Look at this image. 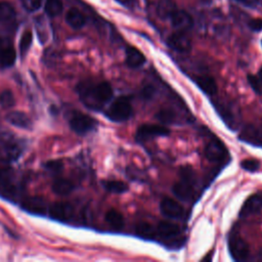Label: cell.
<instances>
[{
  "mask_svg": "<svg viewBox=\"0 0 262 262\" xmlns=\"http://www.w3.org/2000/svg\"><path fill=\"white\" fill-rule=\"evenodd\" d=\"M77 93L86 107L92 111H100L111 101L114 91L108 82L84 81L77 86Z\"/></svg>",
  "mask_w": 262,
  "mask_h": 262,
  "instance_id": "1",
  "label": "cell"
},
{
  "mask_svg": "<svg viewBox=\"0 0 262 262\" xmlns=\"http://www.w3.org/2000/svg\"><path fill=\"white\" fill-rule=\"evenodd\" d=\"M105 117L116 123H122L129 120L133 114L130 99L126 96L117 97L105 111Z\"/></svg>",
  "mask_w": 262,
  "mask_h": 262,
  "instance_id": "2",
  "label": "cell"
},
{
  "mask_svg": "<svg viewBox=\"0 0 262 262\" xmlns=\"http://www.w3.org/2000/svg\"><path fill=\"white\" fill-rule=\"evenodd\" d=\"M18 194V183L16 174L11 168L0 167V195L8 200Z\"/></svg>",
  "mask_w": 262,
  "mask_h": 262,
  "instance_id": "3",
  "label": "cell"
},
{
  "mask_svg": "<svg viewBox=\"0 0 262 262\" xmlns=\"http://www.w3.org/2000/svg\"><path fill=\"white\" fill-rule=\"evenodd\" d=\"M70 128L79 135H85L94 130L97 122L92 117L81 112H73L69 120Z\"/></svg>",
  "mask_w": 262,
  "mask_h": 262,
  "instance_id": "4",
  "label": "cell"
},
{
  "mask_svg": "<svg viewBox=\"0 0 262 262\" xmlns=\"http://www.w3.org/2000/svg\"><path fill=\"white\" fill-rule=\"evenodd\" d=\"M228 251L230 256L235 261H245L250 254V248L248 243L237 233L231 232L227 239Z\"/></svg>",
  "mask_w": 262,
  "mask_h": 262,
  "instance_id": "5",
  "label": "cell"
},
{
  "mask_svg": "<svg viewBox=\"0 0 262 262\" xmlns=\"http://www.w3.org/2000/svg\"><path fill=\"white\" fill-rule=\"evenodd\" d=\"M195 176H181V179L175 182L172 186L174 195L184 202L191 201L194 196Z\"/></svg>",
  "mask_w": 262,
  "mask_h": 262,
  "instance_id": "6",
  "label": "cell"
},
{
  "mask_svg": "<svg viewBox=\"0 0 262 262\" xmlns=\"http://www.w3.org/2000/svg\"><path fill=\"white\" fill-rule=\"evenodd\" d=\"M170 134L169 128L164 125L159 124H143L141 125L135 133V140L138 143H143L151 138L168 136Z\"/></svg>",
  "mask_w": 262,
  "mask_h": 262,
  "instance_id": "7",
  "label": "cell"
},
{
  "mask_svg": "<svg viewBox=\"0 0 262 262\" xmlns=\"http://www.w3.org/2000/svg\"><path fill=\"white\" fill-rule=\"evenodd\" d=\"M238 139L253 146L262 147V122L246 125L239 133Z\"/></svg>",
  "mask_w": 262,
  "mask_h": 262,
  "instance_id": "8",
  "label": "cell"
},
{
  "mask_svg": "<svg viewBox=\"0 0 262 262\" xmlns=\"http://www.w3.org/2000/svg\"><path fill=\"white\" fill-rule=\"evenodd\" d=\"M204 154L210 162H221L228 157L226 146L218 138H213L206 144Z\"/></svg>",
  "mask_w": 262,
  "mask_h": 262,
  "instance_id": "9",
  "label": "cell"
},
{
  "mask_svg": "<svg viewBox=\"0 0 262 262\" xmlns=\"http://www.w3.org/2000/svg\"><path fill=\"white\" fill-rule=\"evenodd\" d=\"M51 219L59 222H69L74 215V208L68 202H55L48 207Z\"/></svg>",
  "mask_w": 262,
  "mask_h": 262,
  "instance_id": "10",
  "label": "cell"
},
{
  "mask_svg": "<svg viewBox=\"0 0 262 262\" xmlns=\"http://www.w3.org/2000/svg\"><path fill=\"white\" fill-rule=\"evenodd\" d=\"M167 43L170 48L180 53L189 52L191 49V39L186 31H176L172 33L168 37Z\"/></svg>",
  "mask_w": 262,
  "mask_h": 262,
  "instance_id": "11",
  "label": "cell"
},
{
  "mask_svg": "<svg viewBox=\"0 0 262 262\" xmlns=\"http://www.w3.org/2000/svg\"><path fill=\"white\" fill-rule=\"evenodd\" d=\"M21 209L34 215H45L48 207L45 200L41 196H30L21 202Z\"/></svg>",
  "mask_w": 262,
  "mask_h": 262,
  "instance_id": "12",
  "label": "cell"
},
{
  "mask_svg": "<svg viewBox=\"0 0 262 262\" xmlns=\"http://www.w3.org/2000/svg\"><path fill=\"white\" fill-rule=\"evenodd\" d=\"M160 210L165 217L170 219H179L184 214L182 206L171 198H165L162 200L160 204Z\"/></svg>",
  "mask_w": 262,
  "mask_h": 262,
  "instance_id": "13",
  "label": "cell"
},
{
  "mask_svg": "<svg viewBox=\"0 0 262 262\" xmlns=\"http://www.w3.org/2000/svg\"><path fill=\"white\" fill-rule=\"evenodd\" d=\"M172 27L176 31H188L193 26V20L190 14L184 10L177 9L170 17Z\"/></svg>",
  "mask_w": 262,
  "mask_h": 262,
  "instance_id": "14",
  "label": "cell"
},
{
  "mask_svg": "<svg viewBox=\"0 0 262 262\" xmlns=\"http://www.w3.org/2000/svg\"><path fill=\"white\" fill-rule=\"evenodd\" d=\"M261 210H262V199H261L259 192H257V193L252 194L245 201V203L239 211V216L248 217V216L259 213Z\"/></svg>",
  "mask_w": 262,
  "mask_h": 262,
  "instance_id": "15",
  "label": "cell"
},
{
  "mask_svg": "<svg viewBox=\"0 0 262 262\" xmlns=\"http://www.w3.org/2000/svg\"><path fill=\"white\" fill-rule=\"evenodd\" d=\"M125 53H126L125 62L131 69H138L141 66H143L146 61L144 54L139 49L133 46H128L126 48Z\"/></svg>",
  "mask_w": 262,
  "mask_h": 262,
  "instance_id": "16",
  "label": "cell"
},
{
  "mask_svg": "<svg viewBox=\"0 0 262 262\" xmlns=\"http://www.w3.org/2000/svg\"><path fill=\"white\" fill-rule=\"evenodd\" d=\"M5 119L9 124H11L17 128L30 129L32 126V121H31L30 117L27 114H25L24 112H19V111L9 112L6 115Z\"/></svg>",
  "mask_w": 262,
  "mask_h": 262,
  "instance_id": "17",
  "label": "cell"
},
{
  "mask_svg": "<svg viewBox=\"0 0 262 262\" xmlns=\"http://www.w3.org/2000/svg\"><path fill=\"white\" fill-rule=\"evenodd\" d=\"M193 82L195 85L206 94L212 96L215 95L217 92V84L214 78L207 75L196 76L193 78Z\"/></svg>",
  "mask_w": 262,
  "mask_h": 262,
  "instance_id": "18",
  "label": "cell"
},
{
  "mask_svg": "<svg viewBox=\"0 0 262 262\" xmlns=\"http://www.w3.org/2000/svg\"><path fill=\"white\" fill-rule=\"evenodd\" d=\"M16 58V53L12 45L4 44L0 41V67L9 68L11 67Z\"/></svg>",
  "mask_w": 262,
  "mask_h": 262,
  "instance_id": "19",
  "label": "cell"
},
{
  "mask_svg": "<svg viewBox=\"0 0 262 262\" xmlns=\"http://www.w3.org/2000/svg\"><path fill=\"white\" fill-rule=\"evenodd\" d=\"M181 229L178 224L171 221H160L156 227V233L163 237H173L180 233Z\"/></svg>",
  "mask_w": 262,
  "mask_h": 262,
  "instance_id": "20",
  "label": "cell"
},
{
  "mask_svg": "<svg viewBox=\"0 0 262 262\" xmlns=\"http://www.w3.org/2000/svg\"><path fill=\"white\" fill-rule=\"evenodd\" d=\"M66 21L71 28L79 30L85 26L86 17L79 9L71 8L66 13Z\"/></svg>",
  "mask_w": 262,
  "mask_h": 262,
  "instance_id": "21",
  "label": "cell"
},
{
  "mask_svg": "<svg viewBox=\"0 0 262 262\" xmlns=\"http://www.w3.org/2000/svg\"><path fill=\"white\" fill-rule=\"evenodd\" d=\"M177 9V5L173 0H160L156 5L157 14L163 19L170 18Z\"/></svg>",
  "mask_w": 262,
  "mask_h": 262,
  "instance_id": "22",
  "label": "cell"
},
{
  "mask_svg": "<svg viewBox=\"0 0 262 262\" xmlns=\"http://www.w3.org/2000/svg\"><path fill=\"white\" fill-rule=\"evenodd\" d=\"M52 190L57 195H68L74 190V183L63 177H57L52 182Z\"/></svg>",
  "mask_w": 262,
  "mask_h": 262,
  "instance_id": "23",
  "label": "cell"
},
{
  "mask_svg": "<svg viewBox=\"0 0 262 262\" xmlns=\"http://www.w3.org/2000/svg\"><path fill=\"white\" fill-rule=\"evenodd\" d=\"M104 219H105L106 223L115 229H122L125 224V220H124L122 213L116 209L107 210L105 213Z\"/></svg>",
  "mask_w": 262,
  "mask_h": 262,
  "instance_id": "24",
  "label": "cell"
},
{
  "mask_svg": "<svg viewBox=\"0 0 262 262\" xmlns=\"http://www.w3.org/2000/svg\"><path fill=\"white\" fill-rule=\"evenodd\" d=\"M101 184L106 191L112 193H124L128 190V185L121 180H103Z\"/></svg>",
  "mask_w": 262,
  "mask_h": 262,
  "instance_id": "25",
  "label": "cell"
},
{
  "mask_svg": "<svg viewBox=\"0 0 262 262\" xmlns=\"http://www.w3.org/2000/svg\"><path fill=\"white\" fill-rule=\"evenodd\" d=\"M15 10L13 6L5 1L0 2V21L9 23L15 18Z\"/></svg>",
  "mask_w": 262,
  "mask_h": 262,
  "instance_id": "26",
  "label": "cell"
},
{
  "mask_svg": "<svg viewBox=\"0 0 262 262\" xmlns=\"http://www.w3.org/2000/svg\"><path fill=\"white\" fill-rule=\"evenodd\" d=\"M63 6L61 0H46L44 4V10L50 17L59 15L62 12Z\"/></svg>",
  "mask_w": 262,
  "mask_h": 262,
  "instance_id": "27",
  "label": "cell"
},
{
  "mask_svg": "<svg viewBox=\"0 0 262 262\" xmlns=\"http://www.w3.org/2000/svg\"><path fill=\"white\" fill-rule=\"evenodd\" d=\"M156 119L163 124H173L176 121V114L170 108H162L156 113Z\"/></svg>",
  "mask_w": 262,
  "mask_h": 262,
  "instance_id": "28",
  "label": "cell"
},
{
  "mask_svg": "<svg viewBox=\"0 0 262 262\" xmlns=\"http://www.w3.org/2000/svg\"><path fill=\"white\" fill-rule=\"evenodd\" d=\"M32 41H33V34L31 31H26L23 33L20 40H19V52L21 54V56H24L29 48L32 45Z\"/></svg>",
  "mask_w": 262,
  "mask_h": 262,
  "instance_id": "29",
  "label": "cell"
},
{
  "mask_svg": "<svg viewBox=\"0 0 262 262\" xmlns=\"http://www.w3.org/2000/svg\"><path fill=\"white\" fill-rule=\"evenodd\" d=\"M136 232L142 237H151L156 233V229L147 222H140L136 225Z\"/></svg>",
  "mask_w": 262,
  "mask_h": 262,
  "instance_id": "30",
  "label": "cell"
},
{
  "mask_svg": "<svg viewBox=\"0 0 262 262\" xmlns=\"http://www.w3.org/2000/svg\"><path fill=\"white\" fill-rule=\"evenodd\" d=\"M15 103V98L10 90H4L0 94V104L4 107H11Z\"/></svg>",
  "mask_w": 262,
  "mask_h": 262,
  "instance_id": "31",
  "label": "cell"
},
{
  "mask_svg": "<svg viewBox=\"0 0 262 262\" xmlns=\"http://www.w3.org/2000/svg\"><path fill=\"white\" fill-rule=\"evenodd\" d=\"M247 80H248V83L251 86V88L254 90V92L256 94L261 95L262 94V81H261V79L258 76L249 74L247 76Z\"/></svg>",
  "mask_w": 262,
  "mask_h": 262,
  "instance_id": "32",
  "label": "cell"
},
{
  "mask_svg": "<svg viewBox=\"0 0 262 262\" xmlns=\"http://www.w3.org/2000/svg\"><path fill=\"white\" fill-rule=\"evenodd\" d=\"M239 166L248 172H255L259 169L260 162L255 159H246L239 163Z\"/></svg>",
  "mask_w": 262,
  "mask_h": 262,
  "instance_id": "33",
  "label": "cell"
},
{
  "mask_svg": "<svg viewBox=\"0 0 262 262\" xmlns=\"http://www.w3.org/2000/svg\"><path fill=\"white\" fill-rule=\"evenodd\" d=\"M155 94H156V88L150 84H146L140 89V96L143 100L152 99Z\"/></svg>",
  "mask_w": 262,
  "mask_h": 262,
  "instance_id": "34",
  "label": "cell"
},
{
  "mask_svg": "<svg viewBox=\"0 0 262 262\" xmlns=\"http://www.w3.org/2000/svg\"><path fill=\"white\" fill-rule=\"evenodd\" d=\"M23 7L29 11V12H34L38 10L41 7L42 0H20Z\"/></svg>",
  "mask_w": 262,
  "mask_h": 262,
  "instance_id": "35",
  "label": "cell"
},
{
  "mask_svg": "<svg viewBox=\"0 0 262 262\" xmlns=\"http://www.w3.org/2000/svg\"><path fill=\"white\" fill-rule=\"evenodd\" d=\"M45 167L47 168L48 171H50L52 173H58L62 169L63 165L60 160H52V161L47 162Z\"/></svg>",
  "mask_w": 262,
  "mask_h": 262,
  "instance_id": "36",
  "label": "cell"
},
{
  "mask_svg": "<svg viewBox=\"0 0 262 262\" xmlns=\"http://www.w3.org/2000/svg\"><path fill=\"white\" fill-rule=\"evenodd\" d=\"M249 28L254 32L262 31V18H253L249 21Z\"/></svg>",
  "mask_w": 262,
  "mask_h": 262,
  "instance_id": "37",
  "label": "cell"
},
{
  "mask_svg": "<svg viewBox=\"0 0 262 262\" xmlns=\"http://www.w3.org/2000/svg\"><path fill=\"white\" fill-rule=\"evenodd\" d=\"M258 75H259V78L261 79V81H262V67L259 69V73H258Z\"/></svg>",
  "mask_w": 262,
  "mask_h": 262,
  "instance_id": "38",
  "label": "cell"
},
{
  "mask_svg": "<svg viewBox=\"0 0 262 262\" xmlns=\"http://www.w3.org/2000/svg\"><path fill=\"white\" fill-rule=\"evenodd\" d=\"M259 193H260V196H261V199H262V191H259Z\"/></svg>",
  "mask_w": 262,
  "mask_h": 262,
  "instance_id": "39",
  "label": "cell"
},
{
  "mask_svg": "<svg viewBox=\"0 0 262 262\" xmlns=\"http://www.w3.org/2000/svg\"><path fill=\"white\" fill-rule=\"evenodd\" d=\"M238 1H244V0H238Z\"/></svg>",
  "mask_w": 262,
  "mask_h": 262,
  "instance_id": "40",
  "label": "cell"
},
{
  "mask_svg": "<svg viewBox=\"0 0 262 262\" xmlns=\"http://www.w3.org/2000/svg\"><path fill=\"white\" fill-rule=\"evenodd\" d=\"M261 44H262V41H261Z\"/></svg>",
  "mask_w": 262,
  "mask_h": 262,
  "instance_id": "41",
  "label": "cell"
}]
</instances>
